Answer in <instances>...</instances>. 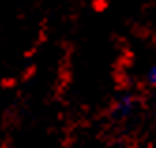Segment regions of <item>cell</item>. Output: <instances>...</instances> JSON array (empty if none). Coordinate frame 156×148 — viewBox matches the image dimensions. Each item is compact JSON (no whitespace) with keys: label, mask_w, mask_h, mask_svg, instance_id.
Listing matches in <instances>:
<instances>
[{"label":"cell","mask_w":156,"mask_h":148,"mask_svg":"<svg viewBox=\"0 0 156 148\" xmlns=\"http://www.w3.org/2000/svg\"><path fill=\"white\" fill-rule=\"evenodd\" d=\"M149 83H152V84H154V66L149 70Z\"/></svg>","instance_id":"7a4b0ae2"},{"label":"cell","mask_w":156,"mask_h":148,"mask_svg":"<svg viewBox=\"0 0 156 148\" xmlns=\"http://www.w3.org/2000/svg\"><path fill=\"white\" fill-rule=\"evenodd\" d=\"M132 109H133V98H130V96H124V98H120V101H119V105H117V111L120 112V115H128V112H132Z\"/></svg>","instance_id":"6da1fadb"}]
</instances>
